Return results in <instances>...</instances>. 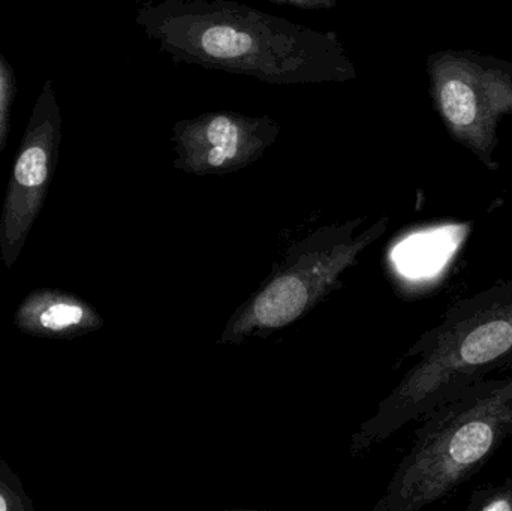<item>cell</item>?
I'll use <instances>...</instances> for the list:
<instances>
[{
  "instance_id": "7c38bea8",
  "label": "cell",
  "mask_w": 512,
  "mask_h": 511,
  "mask_svg": "<svg viewBox=\"0 0 512 511\" xmlns=\"http://www.w3.org/2000/svg\"><path fill=\"white\" fill-rule=\"evenodd\" d=\"M14 509L11 501H9V495L5 494V492L0 491V511H6Z\"/></svg>"
},
{
  "instance_id": "6da1fadb",
  "label": "cell",
  "mask_w": 512,
  "mask_h": 511,
  "mask_svg": "<svg viewBox=\"0 0 512 511\" xmlns=\"http://www.w3.org/2000/svg\"><path fill=\"white\" fill-rule=\"evenodd\" d=\"M135 21L177 63L243 75L271 86L357 78L336 32L292 23L236 0H147Z\"/></svg>"
},
{
  "instance_id": "3957f363",
  "label": "cell",
  "mask_w": 512,
  "mask_h": 511,
  "mask_svg": "<svg viewBox=\"0 0 512 511\" xmlns=\"http://www.w3.org/2000/svg\"><path fill=\"white\" fill-rule=\"evenodd\" d=\"M409 354L418 362L382 404L381 437L512 362V281L451 305Z\"/></svg>"
},
{
  "instance_id": "8992f818",
  "label": "cell",
  "mask_w": 512,
  "mask_h": 511,
  "mask_svg": "<svg viewBox=\"0 0 512 511\" xmlns=\"http://www.w3.org/2000/svg\"><path fill=\"white\" fill-rule=\"evenodd\" d=\"M385 221L357 240L328 246L301 257L271 279L236 318L228 333L245 336L254 330H273L291 324L336 284L340 273L385 230Z\"/></svg>"
},
{
  "instance_id": "277c9868",
  "label": "cell",
  "mask_w": 512,
  "mask_h": 511,
  "mask_svg": "<svg viewBox=\"0 0 512 511\" xmlns=\"http://www.w3.org/2000/svg\"><path fill=\"white\" fill-rule=\"evenodd\" d=\"M427 75L450 137L487 170H498L499 120L512 114V62L474 50H441L427 57Z\"/></svg>"
},
{
  "instance_id": "52a82bcc",
  "label": "cell",
  "mask_w": 512,
  "mask_h": 511,
  "mask_svg": "<svg viewBox=\"0 0 512 511\" xmlns=\"http://www.w3.org/2000/svg\"><path fill=\"white\" fill-rule=\"evenodd\" d=\"M280 123L270 116L209 111L173 126L174 167L197 176L242 170L276 143Z\"/></svg>"
},
{
  "instance_id": "9c48e42d",
  "label": "cell",
  "mask_w": 512,
  "mask_h": 511,
  "mask_svg": "<svg viewBox=\"0 0 512 511\" xmlns=\"http://www.w3.org/2000/svg\"><path fill=\"white\" fill-rule=\"evenodd\" d=\"M468 511H512V477L501 485L483 486L472 492Z\"/></svg>"
},
{
  "instance_id": "ba28073f",
  "label": "cell",
  "mask_w": 512,
  "mask_h": 511,
  "mask_svg": "<svg viewBox=\"0 0 512 511\" xmlns=\"http://www.w3.org/2000/svg\"><path fill=\"white\" fill-rule=\"evenodd\" d=\"M21 332L41 338H74L98 329V312L75 294L60 290H38L15 312Z\"/></svg>"
},
{
  "instance_id": "30bf717a",
  "label": "cell",
  "mask_w": 512,
  "mask_h": 511,
  "mask_svg": "<svg viewBox=\"0 0 512 511\" xmlns=\"http://www.w3.org/2000/svg\"><path fill=\"white\" fill-rule=\"evenodd\" d=\"M15 98V74L8 60L0 53V156L6 147L9 134L11 108Z\"/></svg>"
},
{
  "instance_id": "8fae6325",
  "label": "cell",
  "mask_w": 512,
  "mask_h": 511,
  "mask_svg": "<svg viewBox=\"0 0 512 511\" xmlns=\"http://www.w3.org/2000/svg\"><path fill=\"white\" fill-rule=\"evenodd\" d=\"M271 2L301 9H330L336 5V0H271Z\"/></svg>"
},
{
  "instance_id": "7a4b0ae2",
  "label": "cell",
  "mask_w": 512,
  "mask_h": 511,
  "mask_svg": "<svg viewBox=\"0 0 512 511\" xmlns=\"http://www.w3.org/2000/svg\"><path fill=\"white\" fill-rule=\"evenodd\" d=\"M415 443L381 507L417 511L472 479L512 435V362L420 417Z\"/></svg>"
},
{
  "instance_id": "5b68a950",
  "label": "cell",
  "mask_w": 512,
  "mask_h": 511,
  "mask_svg": "<svg viewBox=\"0 0 512 511\" xmlns=\"http://www.w3.org/2000/svg\"><path fill=\"white\" fill-rule=\"evenodd\" d=\"M60 141L62 111L53 81L47 80L33 104L6 186L0 215V258L6 267L17 263L44 206Z\"/></svg>"
}]
</instances>
